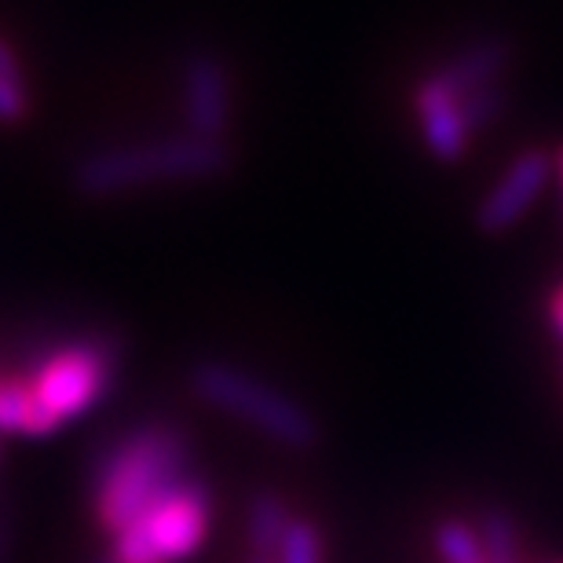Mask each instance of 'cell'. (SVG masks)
<instances>
[{"label":"cell","instance_id":"52a82bcc","mask_svg":"<svg viewBox=\"0 0 563 563\" xmlns=\"http://www.w3.org/2000/svg\"><path fill=\"white\" fill-rule=\"evenodd\" d=\"M553 151L545 146H527L512 157V165L487 187V195L472 209V228L479 234H505L527 217V209L545 195V187L553 184Z\"/></svg>","mask_w":563,"mask_h":563},{"label":"cell","instance_id":"7a4b0ae2","mask_svg":"<svg viewBox=\"0 0 563 563\" xmlns=\"http://www.w3.org/2000/svg\"><path fill=\"white\" fill-rule=\"evenodd\" d=\"M234 168V146L198 136H165L146 143L107 146L74 165V187L88 198H118L154 184L217 179Z\"/></svg>","mask_w":563,"mask_h":563},{"label":"cell","instance_id":"ffe728a7","mask_svg":"<svg viewBox=\"0 0 563 563\" xmlns=\"http://www.w3.org/2000/svg\"><path fill=\"white\" fill-rule=\"evenodd\" d=\"M560 563H563V560H560Z\"/></svg>","mask_w":563,"mask_h":563},{"label":"cell","instance_id":"30bf717a","mask_svg":"<svg viewBox=\"0 0 563 563\" xmlns=\"http://www.w3.org/2000/svg\"><path fill=\"white\" fill-rule=\"evenodd\" d=\"M55 424L33 396L26 377H0V432L11 435H52Z\"/></svg>","mask_w":563,"mask_h":563},{"label":"cell","instance_id":"8fae6325","mask_svg":"<svg viewBox=\"0 0 563 563\" xmlns=\"http://www.w3.org/2000/svg\"><path fill=\"white\" fill-rule=\"evenodd\" d=\"M292 523V516L286 509V501L278 494L264 490L250 501V512H245V542H250L253 556H278V545L286 538Z\"/></svg>","mask_w":563,"mask_h":563},{"label":"cell","instance_id":"e0dca14e","mask_svg":"<svg viewBox=\"0 0 563 563\" xmlns=\"http://www.w3.org/2000/svg\"><path fill=\"white\" fill-rule=\"evenodd\" d=\"M553 168H556V179H560V190H563V143L553 151Z\"/></svg>","mask_w":563,"mask_h":563},{"label":"cell","instance_id":"7c38bea8","mask_svg":"<svg viewBox=\"0 0 563 563\" xmlns=\"http://www.w3.org/2000/svg\"><path fill=\"white\" fill-rule=\"evenodd\" d=\"M30 110V88L19 55L0 37V125H15Z\"/></svg>","mask_w":563,"mask_h":563},{"label":"cell","instance_id":"9a60e30c","mask_svg":"<svg viewBox=\"0 0 563 563\" xmlns=\"http://www.w3.org/2000/svg\"><path fill=\"white\" fill-rule=\"evenodd\" d=\"M278 563H322V534L308 520H292L278 545Z\"/></svg>","mask_w":563,"mask_h":563},{"label":"cell","instance_id":"ac0fdd59","mask_svg":"<svg viewBox=\"0 0 563 563\" xmlns=\"http://www.w3.org/2000/svg\"><path fill=\"white\" fill-rule=\"evenodd\" d=\"M250 563H278V560H275V556H253V553H250Z\"/></svg>","mask_w":563,"mask_h":563},{"label":"cell","instance_id":"4fadbf2b","mask_svg":"<svg viewBox=\"0 0 563 563\" xmlns=\"http://www.w3.org/2000/svg\"><path fill=\"white\" fill-rule=\"evenodd\" d=\"M483 563H520V531L505 512L490 509L476 523Z\"/></svg>","mask_w":563,"mask_h":563},{"label":"cell","instance_id":"6da1fadb","mask_svg":"<svg viewBox=\"0 0 563 563\" xmlns=\"http://www.w3.org/2000/svg\"><path fill=\"white\" fill-rule=\"evenodd\" d=\"M190 435L173 421H151L132 428L118 446L99 461L96 472V520L118 534L154 498L187 476Z\"/></svg>","mask_w":563,"mask_h":563},{"label":"cell","instance_id":"277c9868","mask_svg":"<svg viewBox=\"0 0 563 563\" xmlns=\"http://www.w3.org/2000/svg\"><path fill=\"white\" fill-rule=\"evenodd\" d=\"M212 520L206 483L184 476L162 498H154L132 523L114 534L110 556L118 563H173L201 545Z\"/></svg>","mask_w":563,"mask_h":563},{"label":"cell","instance_id":"5bb4252c","mask_svg":"<svg viewBox=\"0 0 563 563\" xmlns=\"http://www.w3.org/2000/svg\"><path fill=\"white\" fill-rule=\"evenodd\" d=\"M432 538H435V553L443 556V563H483L479 534H476V527H468L465 520H439Z\"/></svg>","mask_w":563,"mask_h":563},{"label":"cell","instance_id":"3957f363","mask_svg":"<svg viewBox=\"0 0 563 563\" xmlns=\"http://www.w3.org/2000/svg\"><path fill=\"white\" fill-rule=\"evenodd\" d=\"M187 385L195 391V399H201L206 407L256 428L261 435L275 439V443L289 450H311L322 439L319 418L308 407H300L282 388L245 374L239 366L206 358V363L190 369Z\"/></svg>","mask_w":563,"mask_h":563},{"label":"cell","instance_id":"9c48e42d","mask_svg":"<svg viewBox=\"0 0 563 563\" xmlns=\"http://www.w3.org/2000/svg\"><path fill=\"white\" fill-rule=\"evenodd\" d=\"M509 66H512V41L501 37V33H490V37H476V41H468L465 48H457L439 66V74H443L446 85L465 99L472 92H479V88L505 85Z\"/></svg>","mask_w":563,"mask_h":563},{"label":"cell","instance_id":"d6986e66","mask_svg":"<svg viewBox=\"0 0 563 563\" xmlns=\"http://www.w3.org/2000/svg\"><path fill=\"white\" fill-rule=\"evenodd\" d=\"M103 563H118V560H114V556H107V560H103Z\"/></svg>","mask_w":563,"mask_h":563},{"label":"cell","instance_id":"ba28073f","mask_svg":"<svg viewBox=\"0 0 563 563\" xmlns=\"http://www.w3.org/2000/svg\"><path fill=\"white\" fill-rule=\"evenodd\" d=\"M413 118H418L421 140L428 146V154L443 165H457L465 162L468 146H472V129L465 118V107H461V96L446 85V77L432 70L424 74L418 85H413Z\"/></svg>","mask_w":563,"mask_h":563},{"label":"cell","instance_id":"8992f818","mask_svg":"<svg viewBox=\"0 0 563 563\" xmlns=\"http://www.w3.org/2000/svg\"><path fill=\"white\" fill-rule=\"evenodd\" d=\"M179 110L187 136L228 143L234 125V77L217 52H190L179 66Z\"/></svg>","mask_w":563,"mask_h":563},{"label":"cell","instance_id":"2e32d148","mask_svg":"<svg viewBox=\"0 0 563 563\" xmlns=\"http://www.w3.org/2000/svg\"><path fill=\"white\" fill-rule=\"evenodd\" d=\"M549 319H553V325H556V333L563 336V286L549 297Z\"/></svg>","mask_w":563,"mask_h":563},{"label":"cell","instance_id":"5b68a950","mask_svg":"<svg viewBox=\"0 0 563 563\" xmlns=\"http://www.w3.org/2000/svg\"><path fill=\"white\" fill-rule=\"evenodd\" d=\"M118 366V347L110 341H74L48 352L26 377L44 413L63 424L85 418L107 396Z\"/></svg>","mask_w":563,"mask_h":563}]
</instances>
